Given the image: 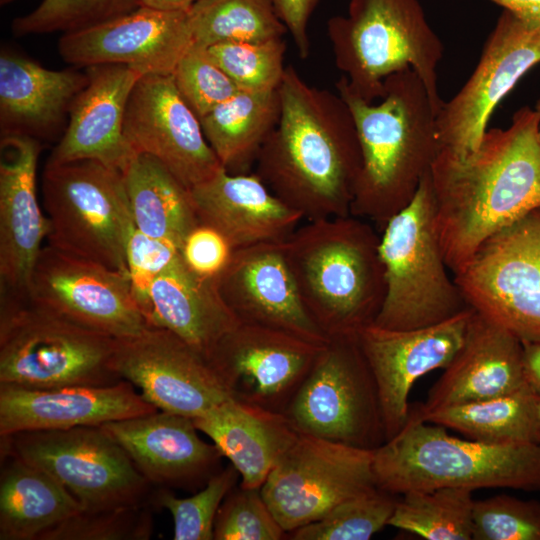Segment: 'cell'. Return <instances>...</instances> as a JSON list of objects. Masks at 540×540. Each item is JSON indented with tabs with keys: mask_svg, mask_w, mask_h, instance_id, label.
Here are the masks:
<instances>
[{
	"mask_svg": "<svg viewBox=\"0 0 540 540\" xmlns=\"http://www.w3.org/2000/svg\"><path fill=\"white\" fill-rule=\"evenodd\" d=\"M139 0H42L30 13L16 17L11 29L17 36L72 32L129 13Z\"/></svg>",
	"mask_w": 540,
	"mask_h": 540,
	"instance_id": "obj_41",
	"label": "cell"
},
{
	"mask_svg": "<svg viewBox=\"0 0 540 540\" xmlns=\"http://www.w3.org/2000/svg\"><path fill=\"white\" fill-rule=\"evenodd\" d=\"M327 33L341 77L360 98L378 101L389 76L412 69L436 112L443 105L437 76L443 44L419 0H350L346 15L328 20Z\"/></svg>",
	"mask_w": 540,
	"mask_h": 540,
	"instance_id": "obj_6",
	"label": "cell"
},
{
	"mask_svg": "<svg viewBox=\"0 0 540 540\" xmlns=\"http://www.w3.org/2000/svg\"><path fill=\"white\" fill-rule=\"evenodd\" d=\"M42 196L49 246L129 274L136 227L121 172L96 160L47 162Z\"/></svg>",
	"mask_w": 540,
	"mask_h": 540,
	"instance_id": "obj_9",
	"label": "cell"
},
{
	"mask_svg": "<svg viewBox=\"0 0 540 540\" xmlns=\"http://www.w3.org/2000/svg\"><path fill=\"white\" fill-rule=\"evenodd\" d=\"M116 339L40 307L27 296L1 293L0 384L49 389L104 386L115 372Z\"/></svg>",
	"mask_w": 540,
	"mask_h": 540,
	"instance_id": "obj_7",
	"label": "cell"
},
{
	"mask_svg": "<svg viewBox=\"0 0 540 540\" xmlns=\"http://www.w3.org/2000/svg\"><path fill=\"white\" fill-rule=\"evenodd\" d=\"M189 191L199 223L217 230L233 250L283 241L304 220L256 173L233 174L223 168Z\"/></svg>",
	"mask_w": 540,
	"mask_h": 540,
	"instance_id": "obj_27",
	"label": "cell"
},
{
	"mask_svg": "<svg viewBox=\"0 0 540 540\" xmlns=\"http://www.w3.org/2000/svg\"><path fill=\"white\" fill-rule=\"evenodd\" d=\"M429 171L412 201L381 232L387 290L373 324L382 328H424L470 307L448 274L434 223Z\"/></svg>",
	"mask_w": 540,
	"mask_h": 540,
	"instance_id": "obj_8",
	"label": "cell"
},
{
	"mask_svg": "<svg viewBox=\"0 0 540 540\" xmlns=\"http://www.w3.org/2000/svg\"><path fill=\"white\" fill-rule=\"evenodd\" d=\"M1 451L49 473L80 502L83 510L153 506L155 487L100 426L1 436Z\"/></svg>",
	"mask_w": 540,
	"mask_h": 540,
	"instance_id": "obj_10",
	"label": "cell"
},
{
	"mask_svg": "<svg viewBox=\"0 0 540 540\" xmlns=\"http://www.w3.org/2000/svg\"><path fill=\"white\" fill-rule=\"evenodd\" d=\"M196 1V0H195Z\"/></svg>",
	"mask_w": 540,
	"mask_h": 540,
	"instance_id": "obj_55",
	"label": "cell"
},
{
	"mask_svg": "<svg viewBox=\"0 0 540 540\" xmlns=\"http://www.w3.org/2000/svg\"><path fill=\"white\" fill-rule=\"evenodd\" d=\"M538 63L540 30L528 27L503 10L487 38L475 70L436 114L440 148L462 155L474 151L499 102Z\"/></svg>",
	"mask_w": 540,
	"mask_h": 540,
	"instance_id": "obj_15",
	"label": "cell"
},
{
	"mask_svg": "<svg viewBox=\"0 0 540 540\" xmlns=\"http://www.w3.org/2000/svg\"><path fill=\"white\" fill-rule=\"evenodd\" d=\"M216 280L220 295L241 323L282 330L319 345L329 341L300 300L282 241L233 250Z\"/></svg>",
	"mask_w": 540,
	"mask_h": 540,
	"instance_id": "obj_21",
	"label": "cell"
},
{
	"mask_svg": "<svg viewBox=\"0 0 540 540\" xmlns=\"http://www.w3.org/2000/svg\"><path fill=\"white\" fill-rule=\"evenodd\" d=\"M474 502L467 488L409 491L398 499L388 526L427 540H472Z\"/></svg>",
	"mask_w": 540,
	"mask_h": 540,
	"instance_id": "obj_36",
	"label": "cell"
},
{
	"mask_svg": "<svg viewBox=\"0 0 540 540\" xmlns=\"http://www.w3.org/2000/svg\"><path fill=\"white\" fill-rule=\"evenodd\" d=\"M172 77L179 94L199 120L240 91L207 48L196 44L181 57Z\"/></svg>",
	"mask_w": 540,
	"mask_h": 540,
	"instance_id": "obj_42",
	"label": "cell"
},
{
	"mask_svg": "<svg viewBox=\"0 0 540 540\" xmlns=\"http://www.w3.org/2000/svg\"><path fill=\"white\" fill-rule=\"evenodd\" d=\"M540 113L518 109L506 129H487L464 155L440 148L429 177L445 263L462 272L492 235L540 207Z\"/></svg>",
	"mask_w": 540,
	"mask_h": 540,
	"instance_id": "obj_1",
	"label": "cell"
},
{
	"mask_svg": "<svg viewBox=\"0 0 540 540\" xmlns=\"http://www.w3.org/2000/svg\"><path fill=\"white\" fill-rule=\"evenodd\" d=\"M207 50L240 90H278L282 82L286 70L283 37L264 42L220 43Z\"/></svg>",
	"mask_w": 540,
	"mask_h": 540,
	"instance_id": "obj_39",
	"label": "cell"
},
{
	"mask_svg": "<svg viewBox=\"0 0 540 540\" xmlns=\"http://www.w3.org/2000/svg\"><path fill=\"white\" fill-rule=\"evenodd\" d=\"M122 174L136 229L180 249L199 224L189 189L146 154H135Z\"/></svg>",
	"mask_w": 540,
	"mask_h": 540,
	"instance_id": "obj_32",
	"label": "cell"
},
{
	"mask_svg": "<svg viewBox=\"0 0 540 540\" xmlns=\"http://www.w3.org/2000/svg\"><path fill=\"white\" fill-rule=\"evenodd\" d=\"M376 227L353 215L306 221L282 241L300 300L330 339L373 324L387 283Z\"/></svg>",
	"mask_w": 540,
	"mask_h": 540,
	"instance_id": "obj_4",
	"label": "cell"
},
{
	"mask_svg": "<svg viewBox=\"0 0 540 540\" xmlns=\"http://www.w3.org/2000/svg\"><path fill=\"white\" fill-rule=\"evenodd\" d=\"M285 533L260 488L234 487L214 522V540H279Z\"/></svg>",
	"mask_w": 540,
	"mask_h": 540,
	"instance_id": "obj_44",
	"label": "cell"
},
{
	"mask_svg": "<svg viewBox=\"0 0 540 540\" xmlns=\"http://www.w3.org/2000/svg\"><path fill=\"white\" fill-rule=\"evenodd\" d=\"M240 477L230 464L210 477L204 488L187 498L176 497L168 488H155L152 504L168 510L173 518L174 540H212L217 512Z\"/></svg>",
	"mask_w": 540,
	"mask_h": 540,
	"instance_id": "obj_38",
	"label": "cell"
},
{
	"mask_svg": "<svg viewBox=\"0 0 540 540\" xmlns=\"http://www.w3.org/2000/svg\"><path fill=\"white\" fill-rule=\"evenodd\" d=\"M336 89L352 113L362 154L350 214L381 233L412 201L440 150L437 112L412 69L389 76L373 103L351 92L342 77Z\"/></svg>",
	"mask_w": 540,
	"mask_h": 540,
	"instance_id": "obj_3",
	"label": "cell"
},
{
	"mask_svg": "<svg viewBox=\"0 0 540 540\" xmlns=\"http://www.w3.org/2000/svg\"><path fill=\"white\" fill-rule=\"evenodd\" d=\"M321 0H271L277 16L290 33L300 58L310 54L308 25Z\"/></svg>",
	"mask_w": 540,
	"mask_h": 540,
	"instance_id": "obj_47",
	"label": "cell"
},
{
	"mask_svg": "<svg viewBox=\"0 0 540 540\" xmlns=\"http://www.w3.org/2000/svg\"><path fill=\"white\" fill-rule=\"evenodd\" d=\"M284 414L301 433L366 449L385 442L376 384L357 336L329 339Z\"/></svg>",
	"mask_w": 540,
	"mask_h": 540,
	"instance_id": "obj_11",
	"label": "cell"
},
{
	"mask_svg": "<svg viewBox=\"0 0 540 540\" xmlns=\"http://www.w3.org/2000/svg\"><path fill=\"white\" fill-rule=\"evenodd\" d=\"M155 488L189 489L207 483L222 457L192 419L156 411L100 426Z\"/></svg>",
	"mask_w": 540,
	"mask_h": 540,
	"instance_id": "obj_24",
	"label": "cell"
},
{
	"mask_svg": "<svg viewBox=\"0 0 540 540\" xmlns=\"http://www.w3.org/2000/svg\"><path fill=\"white\" fill-rule=\"evenodd\" d=\"M528 27L540 30V0H491Z\"/></svg>",
	"mask_w": 540,
	"mask_h": 540,
	"instance_id": "obj_48",
	"label": "cell"
},
{
	"mask_svg": "<svg viewBox=\"0 0 540 540\" xmlns=\"http://www.w3.org/2000/svg\"><path fill=\"white\" fill-rule=\"evenodd\" d=\"M528 386L523 368V344L507 328L473 309L463 342L419 414L435 409L513 393Z\"/></svg>",
	"mask_w": 540,
	"mask_h": 540,
	"instance_id": "obj_26",
	"label": "cell"
},
{
	"mask_svg": "<svg viewBox=\"0 0 540 540\" xmlns=\"http://www.w3.org/2000/svg\"><path fill=\"white\" fill-rule=\"evenodd\" d=\"M538 414H539V420H540V399H539V403H538Z\"/></svg>",
	"mask_w": 540,
	"mask_h": 540,
	"instance_id": "obj_53",
	"label": "cell"
},
{
	"mask_svg": "<svg viewBox=\"0 0 540 540\" xmlns=\"http://www.w3.org/2000/svg\"><path fill=\"white\" fill-rule=\"evenodd\" d=\"M151 505L82 510L43 532L38 540H147L153 531Z\"/></svg>",
	"mask_w": 540,
	"mask_h": 540,
	"instance_id": "obj_40",
	"label": "cell"
},
{
	"mask_svg": "<svg viewBox=\"0 0 540 540\" xmlns=\"http://www.w3.org/2000/svg\"><path fill=\"white\" fill-rule=\"evenodd\" d=\"M216 279L196 275L180 255L148 291L150 323L173 332L207 360L241 323L220 295Z\"/></svg>",
	"mask_w": 540,
	"mask_h": 540,
	"instance_id": "obj_30",
	"label": "cell"
},
{
	"mask_svg": "<svg viewBox=\"0 0 540 540\" xmlns=\"http://www.w3.org/2000/svg\"><path fill=\"white\" fill-rule=\"evenodd\" d=\"M538 140H539V144H540V126H539V131H538Z\"/></svg>",
	"mask_w": 540,
	"mask_h": 540,
	"instance_id": "obj_54",
	"label": "cell"
},
{
	"mask_svg": "<svg viewBox=\"0 0 540 540\" xmlns=\"http://www.w3.org/2000/svg\"><path fill=\"white\" fill-rule=\"evenodd\" d=\"M27 297L36 305L115 339L136 336L152 324L128 273L42 247Z\"/></svg>",
	"mask_w": 540,
	"mask_h": 540,
	"instance_id": "obj_14",
	"label": "cell"
},
{
	"mask_svg": "<svg viewBox=\"0 0 540 540\" xmlns=\"http://www.w3.org/2000/svg\"><path fill=\"white\" fill-rule=\"evenodd\" d=\"M193 44L264 42L287 29L271 0H196L188 10Z\"/></svg>",
	"mask_w": 540,
	"mask_h": 540,
	"instance_id": "obj_35",
	"label": "cell"
},
{
	"mask_svg": "<svg viewBox=\"0 0 540 540\" xmlns=\"http://www.w3.org/2000/svg\"><path fill=\"white\" fill-rule=\"evenodd\" d=\"M324 345L240 323L208 361L232 398L284 413Z\"/></svg>",
	"mask_w": 540,
	"mask_h": 540,
	"instance_id": "obj_18",
	"label": "cell"
},
{
	"mask_svg": "<svg viewBox=\"0 0 540 540\" xmlns=\"http://www.w3.org/2000/svg\"><path fill=\"white\" fill-rule=\"evenodd\" d=\"M13 1H15V0H0V4L3 6V5H7V4H9V3L13 2Z\"/></svg>",
	"mask_w": 540,
	"mask_h": 540,
	"instance_id": "obj_51",
	"label": "cell"
},
{
	"mask_svg": "<svg viewBox=\"0 0 540 540\" xmlns=\"http://www.w3.org/2000/svg\"><path fill=\"white\" fill-rule=\"evenodd\" d=\"M278 92L280 116L254 173L305 221L351 215L362 154L348 105L291 65Z\"/></svg>",
	"mask_w": 540,
	"mask_h": 540,
	"instance_id": "obj_2",
	"label": "cell"
},
{
	"mask_svg": "<svg viewBox=\"0 0 540 540\" xmlns=\"http://www.w3.org/2000/svg\"><path fill=\"white\" fill-rule=\"evenodd\" d=\"M88 75L76 69L51 70L11 50L0 55L2 135L54 138L63 129L71 105Z\"/></svg>",
	"mask_w": 540,
	"mask_h": 540,
	"instance_id": "obj_28",
	"label": "cell"
},
{
	"mask_svg": "<svg viewBox=\"0 0 540 540\" xmlns=\"http://www.w3.org/2000/svg\"><path fill=\"white\" fill-rule=\"evenodd\" d=\"M453 278L471 308L540 341V207L489 237Z\"/></svg>",
	"mask_w": 540,
	"mask_h": 540,
	"instance_id": "obj_12",
	"label": "cell"
},
{
	"mask_svg": "<svg viewBox=\"0 0 540 540\" xmlns=\"http://www.w3.org/2000/svg\"><path fill=\"white\" fill-rule=\"evenodd\" d=\"M280 116L278 90H240L200 119L203 133L229 173H247Z\"/></svg>",
	"mask_w": 540,
	"mask_h": 540,
	"instance_id": "obj_33",
	"label": "cell"
},
{
	"mask_svg": "<svg viewBox=\"0 0 540 540\" xmlns=\"http://www.w3.org/2000/svg\"><path fill=\"white\" fill-rule=\"evenodd\" d=\"M473 308L436 325L394 330L370 324L357 340L373 375L385 441L408 420L409 394L425 374L445 369L460 348Z\"/></svg>",
	"mask_w": 540,
	"mask_h": 540,
	"instance_id": "obj_19",
	"label": "cell"
},
{
	"mask_svg": "<svg viewBox=\"0 0 540 540\" xmlns=\"http://www.w3.org/2000/svg\"><path fill=\"white\" fill-rule=\"evenodd\" d=\"M195 0H139L140 6L159 10L188 11Z\"/></svg>",
	"mask_w": 540,
	"mask_h": 540,
	"instance_id": "obj_50",
	"label": "cell"
},
{
	"mask_svg": "<svg viewBox=\"0 0 540 540\" xmlns=\"http://www.w3.org/2000/svg\"><path fill=\"white\" fill-rule=\"evenodd\" d=\"M82 510L80 502L49 473L1 451L0 540H38Z\"/></svg>",
	"mask_w": 540,
	"mask_h": 540,
	"instance_id": "obj_31",
	"label": "cell"
},
{
	"mask_svg": "<svg viewBox=\"0 0 540 540\" xmlns=\"http://www.w3.org/2000/svg\"><path fill=\"white\" fill-rule=\"evenodd\" d=\"M158 411L127 380L49 389L0 384V436L101 426Z\"/></svg>",
	"mask_w": 540,
	"mask_h": 540,
	"instance_id": "obj_23",
	"label": "cell"
},
{
	"mask_svg": "<svg viewBox=\"0 0 540 540\" xmlns=\"http://www.w3.org/2000/svg\"><path fill=\"white\" fill-rule=\"evenodd\" d=\"M192 420L229 459L244 488H261L299 433L284 413L234 398Z\"/></svg>",
	"mask_w": 540,
	"mask_h": 540,
	"instance_id": "obj_29",
	"label": "cell"
},
{
	"mask_svg": "<svg viewBox=\"0 0 540 540\" xmlns=\"http://www.w3.org/2000/svg\"><path fill=\"white\" fill-rule=\"evenodd\" d=\"M179 258V247L135 228L127 246V267L134 294L147 317L151 283Z\"/></svg>",
	"mask_w": 540,
	"mask_h": 540,
	"instance_id": "obj_45",
	"label": "cell"
},
{
	"mask_svg": "<svg viewBox=\"0 0 540 540\" xmlns=\"http://www.w3.org/2000/svg\"><path fill=\"white\" fill-rule=\"evenodd\" d=\"M124 134L136 154L157 159L189 190L224 168L172 75L148 74L136 82L126 108Z\"/></svg>",
	"mask_w": 540,
	"mask_h": 540,
	"instance_id": "obj_17",
	"label": "cell"
},
{
	"mask_svg": "<svg viewBox=\"0 0 540 540\" xmlns=\"http://www.w3.org/2000/svg\"><path fill=\"white\" fill-rule=\"evenodd\" d=\"M535 109L540 113V99L536 103Z\"/></svg>",
	"mask_w": 540,
	"mask_h": 540,
	"instance_id": "obj_52",
	"label": "cell"
},
{
	"mask_svg": "<svg viewBox=\"0 0 540 540\" xmlns=\"http://www.w3.org/2000/svg\"><path fill=\"white\" fill-rule=\"evenodd\" d=\"M378 486L291 533L294 540H367L388 525L398 499Z\"/></svg>",
	"mask_w": 540,
	"mask_h": 540,
	"instance_id": "obj_37",
	"label": "cell"
},
{
	"mask_svg": "<svg viewBox=\"0 0 540 540\" xmlns=\"http://www.w3.org/2000/svg\"><path fill=\"white\" fill-rule=\"evenodd\" d=\"M233 249L214 228L199 223L185 237L180 255L186 267L198 276L215 279L228 264Z\"/></svg>",
	"mask_w": 540,
	"mask_h": 540,
	"instance_id": "obj_46",
	"label": "cell"
},
{
	"mask_svg": "<svg viewBox=\"0 0 540 540\" xmlns=\"http://www.w3.org/2000/svg\"><path fill=\"white\" fill-rule=\"evenodd\" d=\"M522 344L526 382L540 395V341H522Z\"/></svg>",
	"mask_w": 540,
	"mask_h": 540,
	"instance_id": "obj_49",
	"label": "cell"
},
{
	"mask_svg": "<svg viewBox=\"0 0 540 540\" xmlns=\"http://www.w3.org/2000/svg\"><path fill=\"white\" fill-rule=\"evenodd\" d=\"M113 367L159 411L195 419L232 398L203 355L159 326L116 339Z\"/></svg>",
	"mask_w": 540,
	"mask_h": 540,
	"instance_id": "obj_16",
	"label": "cell"
},
{
	"mask_svg": "<svg viewBox=\"0 0 540 540\" xmlns=\"http://www.w3.org/2000/svg\"><path fill=\"white\" fill-rule=\"evenodd\" d=\"M538 395L529 385L513 393L432 410L418 417L490 444H540Z\"/></svg>",
	"mask_w": 540,
	"mask_h": 540,
	"instance_id": "obj_34",
	"label": "cell"
},
{
	"mask_svg": "<svg viewBox=\"0 0 540 540\" xmlns=\"http://www.w3.org/2000/svg\"><path fill=\"white\" fill-rule=\"evenodd\" d=\"M376 485L392 494L460 487L540 491V444H490L451 436L421 420L410 405L408 420L374 449Z\"/></svg>",
	"mask_w": 540,
	"mask_h": 540,
	"instance_id": "obj_5",
	"label": "cell"
},
{
	"mask_svg": "<svg viewBox=\"0 0 540 540\" xmlns=\"http://www.w3.org/2000/svg\"><path fill=\"white\" fill-rule=\"evenodd\" d=\"M374 449L299 432L260 491L286 533L312 523L339 503L377 487Z\"/></svg>",
	"mask_w": 540,
	"mask_h": 540,
	"instance_id": "obj_13",
	"label": "cell"
},
{
	"mask_svg": "<svg viewBox=\"0 0 540 540\" xmlns=\"http://www.w3.org/2000/svg\"><path fill=\"white\" fill-rule=\"evenodd\" d=\"M193 44L188 11L140 6L102 23L63 33L62 59L77 67L125 65L142 75H172Z\"/></svg>",
	"mask_w": 540,
	"mask_h": 540,
	"instance_id": "obj_20",
	"label": "cell"
},
{
	"mask_svg": "<svg viewBox=\"0 0 540 540\" xmlns=\"http://www.w3.org/2000/svg\"><path fill=\"white\" fill-rule=\"evenodd\" d=\"M472 540H540V502L507 494L475 500Z\"/></svg>",
	"mask_w": 540,
	"mask_h": 540,
	"instance_id": "obj_43",
	"label": "cell"
},
{
	"mask_svg": "<svg viewBox=\"0 0 540 540\" xmlns=\"http://www.w3.org/2000/svg\"><path fill=\"white\" fill-rule=\"evenodd\" d=\"M85 71L88 82L74 99L47 162L96 160L123 173L136 154L124 134L126 108L143 75L125 65H97Z\"/></svg>",
	"mask_w": 540,
	"mask_h": 540,
	"instance_id": "obj_25",
	"label": "cell"
},
{
	"mask_svg": "<svg viewBox=\"0 0 540 540\" xmlns=\"http://www.w3.org/2000/svg\"><path fill=\"white\" fill-rule=\"evenodd\" d=\"M0 285L1 293L27 296L48 220L36 193L40 140L3 135L0 143Z\"/></svg>",
	"mask_w": 540,
	"mask_h": 540,
	"instance_id": "obj_22",
	"label": "cell"
}]
</instances>
